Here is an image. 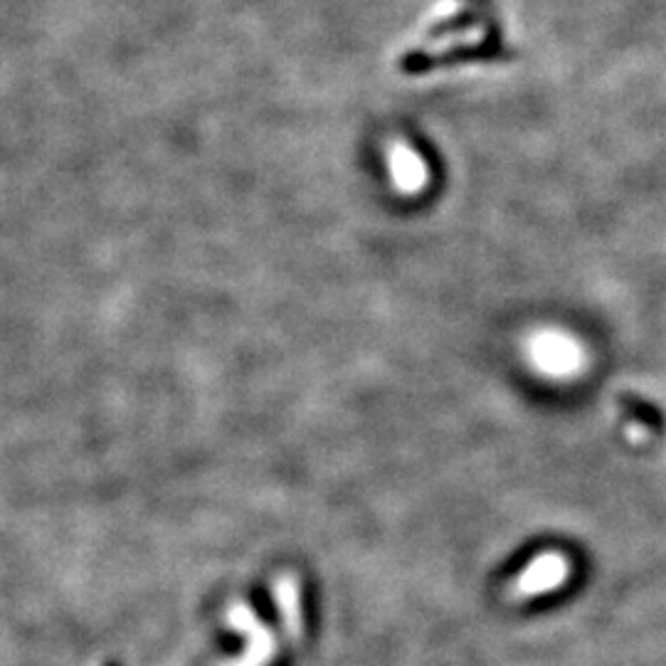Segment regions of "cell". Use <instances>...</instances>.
Instances as JSON below:
<instances>
[{
  "mask_svg": "<svg viewBox=\"0 0 666 666\" xmlns=\"http://www.w3.org/2000/svg\"><path fill=\"white\" fill-rule=\"evenodd\" d=\"M573 563L561 550H546L528 561L524 571L516 575V581L509 585V597L516 603L536 600V597L550 595L571 581Z\"/></svg>",
  "mask_w": 666,
  "mask_h": 666,
  "instance_id": "obj_1",
  "label": "cell"
},
{
  "mask_svg": "<svg viewBox=\"0 0 666 666\" xmlns=\"http://www.w3.org/2000/svg\"><path fill=\"white\" fill-rule=\"evenodd\" d=\"M227 622L235 632H243L247 636L245 652L235 656L233 662H225L222 666H269L277 656V636L272 627L262 622L253 605L247 603H233L227 610Z\"/></svg>",
  "mask_w": 666,
  "mask_h": 666,
  "instance_id": "obj_2",
  "label": "cell"
},
{
  "mask_svg": "<svg viewBox=\"0 0 666 666\" xmlns=\"http://www.w3.org/2000/svg\"><path fill=\"white\" fill-rule=\"evenodd\" d=\"M274 605L282 620L284 636L292 644L304 640V605H302V583L294 573H282L274 577L272 585Z\"/></svg>",
  "mask_w": 666,
  "mask_h": 666,
  "instance_id": "obj_3",
  "label": "cell"
}]
</instances>
